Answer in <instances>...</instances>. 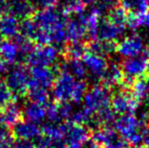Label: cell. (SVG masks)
I'll list each match as a JSON object with an SVG mask.
<instances>
[{"instance_id": "obj_1", "label": "cell", "mask_w": 149, "mask_h": 148, "mask_svg": "<svg viewBox=\"0 0 149 148\" xmlns=\"http://www.w3.org/2000/svg\"><path fill=\"white\" fill-rule=\"evenodd\" d=\"M84 110L94 115L100 110L111 106V89L104 86L100 81L89 85L84 99Z\"/></svg>"}, {"instance_id": "obj_2", "label": "cell", "mask_w": 149, "mask_h": 148, "mask_svg": "<svg viewBox=\"0 0 149 148\" xmlns=\"http://www.w3.org/2000/svg\"><path fill=\"white\" fill-rule=\"evenodd\" d=\"M5 82L11 90L12 94L22 97L28 94L29 88H30V72L24 65L17 64L8 71Z\"/></svg>"}, {"instance_id": "obj_3", "label": "cell", "mask_w": 149, "mask_h": 148, "mask_svg": "<svg viewBox=\"0 0 149 148\" xmlns=\"http://www.w3.org/2000/svg\"><path fill=\"white\" fill-rule=\"evenodd\" d=\"M59 57V49L53 45L35 46L33 51L26 58V63L31 67H51L55 65Z\"/></svg>"}, {"instance_id": "obj_4", "label": "cell", "mask_w": 149, "mask_h": 148, "mask_svg": "<svg viewBox=\"0 0 149 148\" xmlns=\"http://www.w3.org/2000/svg\"><path fill=\"white\" fill-rule=\"evenodd\" d=\"M139 107V103L132 95L131 91L128 89L116 87L111 90V108L115 114L127 115L134 114Z\"/></svg>"}, {"instance_id": "obj_5", "label": "cell", "mask_w": 149, "mask_h": 148, "mask_svg": "<svg viewBox=\"0 0 149 148\" xmlns=\"http://www.w3.org/2000/svg\"><path fill=\"white\" fill-rule=\"evenodd\" d=\"M91 139L100 148H126L127 141L114 128V127H102L91 132Z\"/></svg>"}, {"instance_id": "obj_6", "label": "cell", "mask_w": 149, "mask_h": 148, "mask_svg": "<svg viewBox=\"0 0 149 148\" xmlns=\"http://www.w3.org/2000/svg\"><path fill=\"white\" fill-rule=\"evenodd\" d=\"M76 80L67 71H59L52 86V93L56 103H67L71 101Z\"/></svg>"}, {"instance_id": "obj_7", "label": "cell", "mask_w": 149, "mask_h": 148, "mask_svg": "<svg viewBox=\"0 0 149 148\" xmlns=\"http://www.w3.org/2000/svg\"><path fill=\"white\" fill-rule=\"evenodd\" d=\"M66 123V132H65V142L68 148H81L82 145L91 138V131L87 127L81 125Z\"/></svg>"}, {"instance_id": "obj_8", "label": "cell", "mask_w": 149, "mask_h": 148, "mask_svg": "<svg viewBox=\"0 0 149 148\" xmlns=\"http://www.w3.org/2000/svg\"><path fill=\"white\" fill-rule=\"evenodd\" d=\"M3 13H7L16 18H26L33 17L37 12L36 5L29 0H8L2 6Z\"/></svg>"}, {"instance_id": "obj_9", "label": "cell", "mask_w": 149, "mask_h": 148, "mask_svg": "<svg viewBox=\"0 0 149 148\" xmlns=\"http://www.w3.org/2000/svg\"><path fill=\"white\" fill-rule=\"evenodd\" d=\"M66 36L69 41L87 42V28L85 22V15L77 14V17L66 18L65 24Z\"/></svg>"}, {"instance_id": "obj_10", "label": "cell", "mask_w": 149, "mask_h": 148, "mask_svg": "<svg viewBox=\"0 0 149 148\" xmlns=\"http://www.w3.org/2000/svg\"><path fill=\"white\" fill-rule=\"evenodd\" d=\"M120 66L124 77L135 80L136 78L146 74V59L143 56L124 58L120 61Z\"/></svg>"}, {"instance_id": "obj_11", "label": "cell", "mask_w": 149, "mask_h": 148, "mask_svg": "<svg viewBox=\"0 0 149 148\" xmlns=\"http://www.w3.org/2000/svg\"><path fill=\"white\" fill-rule=\"evenodd\" d=\"M143 40L138 35H132L123 40L122 42H118L117 53L121 55L123 58H132L137 57L144 50Z\"/></svg>"}, {"instance_id": "obj_12", "label": "cell", "mask_w": 149, "mask_h": 148, "mask_svg": "<svg viewBox=\"0 0 149 148\" xmlns=\"http://www.w3.org/2000/svg\"><path fill=\"white\" fill-rule=\"evenodd\" d=\"M30 86H39L42 88H52L55 81V70L49 67H31L30 70Z\"/></svg>"}, {"instance_id": "obj_13", "label": "cell", "mask_w": 149, "mask_h": 148, "mask_svg": "<svg viewBox=\"0 0 149 148\" xmlns=\"http://www.w3.org/2000/svg\"><path fill=\"white\" fill-rule=\"evenodd\" d=\"M22 109L15 101L7 104L0 109V126L5 128H13L17 123L22 121Z\"/></svg>"}, {"instance_id": "obj_14", "label": "cell", "mask_w": 149, "mask_h": 148, "mask_svg": "<svg viewBox=\"0 0 149 148\" xmlns=\"http://www.w3.org/2000/svg\"><path fill=\"white\" fill-rule=\"evenodd\" d=\"M140 122L137 120L136 116L133 114L121 115L114 123V128L124 137L125 140H127L129 137H131L135 132H137L139 128Z\"/></svg>"}, {"instance_id": "obj_15", "label": "cell", "mask_w": 149, "mask_h": 148, "mask_svg": "<svg viewBox=\"0 0 149 148\" xmlns=\"http://www.w3.org/2000/svg\"><path fill=\"white\" fill-rule=\"evenodd\" d=\"M13 136L18 140L33 141L42 134V130L37 123L31 121H20L13 127Z\"/></svg>"}, {"instance_id": "obj_16", "label": "cell", "mask_w": 149, "mask_h": 148, "mask_svg": "<svg viewBox=\"0 0 149 148\" xmlns=\"http://www.w3.org/2000/svg\"><path fill=\"white\" fill-rule=\"evenodd\" d=\"M82 62L85 65V67H86L87 72L89 71V73L93 77L98 78L100 81L102 80V76H104L109 65V61L106 58L100 57V56L87 52L83 56Z\"/></svg>"}, {"instance_id": "obj_17", "label": "cell", "mask_w": 149, "mask_h": 148, "mask_svg": "<svg viewBox=\"0 0 149 148\" xmlns=\"http://www.w3.org/2000/svg\"><path fill=\"white\" fill-rule=\"evenodd\" d=\"M20 34V22L18 18L7 13L0 15V37L4 40L15 39Z\"/></svg>"}, {"instance_id": "obj_18", "label": "cell", "mask_w": 149, "mask_h": 148, "mask_svg": "<svg viewBox=\"0 0 149 148\" xmlns=\"http://www.w3.org/2000/svg\"><path fill=\"white\" fill-rule=\"evenodd\" d=\"M86 45H87V52L107 59L108 57H111L113 54L117 52L118 42L95 40V41L86 42Z\"/></svg>"}, {"instance_id": "obj_19", "label": "cell", "mask_w": 149, "mask_h": 148, "mask_svg": "<svg viewBox=\"0 0 149 148\" xmlns=\"http://www.w3.org/2000/svg\"><path fill=\"white\" fill-rule=\"evenodd\" d=\"M63 57L68 60H81L87 53V45L84 41H69L65 44L62 51Z\"/></svg>"}, {"instance_id": "obj_20", "label": "cell", "mask_w": 149, "mask_h": 148, "mask_svg": "<svg viewBox=\"0 0 149 148\" xmlns=\"http://www.w3.org/2000/svg\"><path fill=\"white\" fill-rule=\"evenodd\" d=\"M19 54V48L15 41L1 40L0 41V57L9 65L16 62Z\"/></svg>"}, {"instance_id": "obj_21", "label": "cell", "mask_w": 149, "mask_h": 148, "mask_svg": "<svg viewBox=\"0 0 149 148\" xmlns=\"http://www.w3.org/2000/svg\"><path fill=\"white\" fill-rule=\"evenodd\" d=\"M123 31L111 24L106 17L100 18L97 26V40L102 41H117V38L123 34Z\"/></svg>"}, {"instance_id": "obj_22", "label": "cell", "mask_w": 149, "mask_h": 148, "mask_svg": "<svg viewBox=\"0 0 149 148\" xmlns=\"http://www.w3.org/2000/svg\"><path fill=\"white\" fill-rule=\"evenodd\" d=\"M42 134L51 139L56 144L61 143L64 139L66 132V123L58 124V123H47L42 127Z\"/></svg>"}, {"instance_id": "obj_23", "label": "cell", "mask_w": 149, "mask_h": 148, "mask_svg": "<svg viewBox=\"0 0 149 148\" xmlns=\"http://www.w3.org/2000/svg\"><path fill=\"white\" fill-rule=\"evenodd\" d=\"M106 18L113 24L114 26H116L117 28L122 30L124 32L127 26V18H128V11L121 6L120 4L112 7L107 13Z\"/></svg>"}, {"instance_id": "obj_24", "label": "cell", "mask_w": 149, "mask_h": 148, "mask_svg": "<svg viewBox=\"0 0 149 148\" xmlns=\"http://www.w3.org/2000/svg\"><path fill=\"white\" fill-rule=\"evenodd\" d=\"M22 115L26 118L28 121L33 123H40L45 120L46 118V107L39 105V104L29 101L24 105Z\"/></svg>"}, {"instance_id": "obj_25", "label": "cell", "mask_w": 149, "mask_h": 148, "mask_svg": "<svg viewBox=\"0 0 149 148\" xmlns=\"http://www.w3.org/2000/svg\"><path fill=\"white\" fill-rule=\"evenodd\" d=\"M86 5L82 0H63L61 3V13L65 17H71L75 14H81Z\"/></svg>"}, {"instance_id": "obj_26", "label": "cell", "mask_w": 149, "mask_h": 148, "mask_svg": "<svg viewBox=\"0 0 149 148\" xmlns=\"http://www.w3.org/2000/svg\"><path fill=\"white\" fill-rule=\"evenodd\" d=\"M28 97L30 99V101L42 106H47L50 103V93L48 89L39 86H30Z\"/></svg>"}, {"instance_id": "obj_27", "label": "cell", "mask_w": 149, "mask_h": 148, "mask_svg": "<svg viewBox=\"0 0 149 148\" xmlns=\"http://www.w3.org/2000/svg\"><path fill=\"white\" fill-rule=\"evenodd\" d=\"M149 0H120L119 4L128 12L141 13L148 10Z\"/></svg>"}, {"instance_id": "obj_28", "label": "cell", "mask_w": 149, "mask_h": 148, "mask_svg": "<svg viewBox=\"0 0 149 148\" xmlns=\"http://www.w3.org/2000/svg\"><path fill=\"white\" fill-rule=\"evenodd\" d=\"M88 87H89V83L86 79H85V80H77L76 83H75L74 89H73L71 101H73L76 104L83 101Z\"/></svg>"}, {"instance_id": "obj_29", "label": "cell", "mask_w": 149, "mask_h": 148, "mask_svg": "<svg viewBox=\"0 0 149 148\" xmlns=\"http://www.w3.org/2000/svg\"><path fill=\"white\" fill-rule=\"evenodd\" d=\"M14 136L9 129L0 126V148H13Z\"/></svg>"}, {"instance_id": "obj_30", "label": "cell", "mask_w": 149, "mask_h": 148, "mask_svg": "<svg viewBox=\"0 0 149 148\" xmlns=\"http://www.w3.org/2000/svg\"><path fill=\"white\" fill-rule=\"evenodd\" d=\"M46 118L49 120L50 123H59L61 121L59 104L54 101L49 103L46 107Z\"/></svg>"}, {"instance_id": "obj_31", "label": "cell", "mask_w": 149, "mask_h": 148, "mask_svg": "<svg viewBox=\"0 0 149 148\" xmlns=\"http://www.w3.org/2000/svg\"><path fill=\"white\" fill-rule=\"evenodd\" d=\"M12 92L7 86L6 82L2 79H0V109L6 106L7 104L11 103Z\"/></svg>"}, {"instance_id": "obj_32", "label": "cell", "mask_w": 149, "mask_h": 148, "mask_svg": "<svg viewBox=\"0 0 149 148\" xmlns=\"http://www.w3.org/2000/svg\"><path fill=\"white\" fill-rule=\"evenodd\" d=\"M35 146L36 148H54L55 146H57V144L53 142L50 138L46 137L45 135L41 134L36 139Z\"/></svg>"}, {"instance_id": "obj_33", "label": "cell", "mask_w": 149, "mask_h": 148, "mask_svg": "<svg viewBox=\"0 0 149 148\" xmlns=\"http://www.w3.org/2000/svg\"><path fill=\"white\" fill-rule=\"evenodd\" d=\"M60 0H37V5L41 9H52L57 6Z\"/></svg>"}, {"instance_id": "obj_34", "label": "cell", "mask_w": 149, "mask_h": 148, "mask_svg": "<svg viewBox=\"0 0 149 148\" xmlns=\"http://www.w3.org/2000/svg\"><path fill=\"white\" fill-rule=\"evenodd\" d=\"M13 148H36V146H35V143H33L31 141L18 140L17 142L14 143Z\"/></svg>"}, {"instance_id": "obj_35", "label": "cell", "mask_w": 149, "mask_h": 148, "mask_svg": "<svg viewBox=\"0 0 149 148\" xmlns=\"http://www.w3.org/2000/svg\"><path fill=\"white\" fill-rule=\"evenodd\" d=\"M8 71V64L0 57V74H4Z\"/></svg>"}, {"instance_id": "obj_36", "label": "cell", "mask_w": 149, "mask_h": 148, "mask_svg": "<svg viewBox=\"0 0 149 148\" xmlns=\"http://www.w3.org/2000/svg\"><path fill=\"white\" fill-rule=\"evenodd\" d=\"M146 74L149 75V58L146 59Z\"/></svg>"}, {"instance_id": "obj_37", "label": "cell", "mask_w": 149, "mask_h": 148, "mask_svg": "<svg viewBox=\"0 0 149 148\" xmlns=\"http://www.w3.org/2000/svg\"><path fill=\"white\" fill-rule=\"evenodd\" d=\"M146 82H147V89H148V94H149V75L146 74Z\"/></svg>"}, {"instance_id": "obj_38", "label": "cell", "mask_w": 149, "mask_h": 148, "mask_svg": "<svg viewBox=\"0 0 149 148\" xmlns=\"http://www.w3.org/2000/svg\"><path fill=\"white\" fill-rule=\"evenodd\" d=\"M54 148H68L66 146V145H62V144H59V145H57V146H55Z\"/></svg>"}, {"instance_id": "obj_39", "label": "cell", "mask_w": 149, "mask_h": 148, "mask_svg": "<svg viewBox=\"0 0 149 148\" xmlns=\"http://www.w3.org/2000/svg\"><path fill=\"white\" fill-rule=\"evenodd\" d=\"M126 148H140V147H136V146H132V145H129L128 144V146Z\"/></svg>"}, {"instance_id": "obj_40", "label": "cell", "mask_w": 149, "mask_h": 148, "mask_svg": "<svg viewBox=\"0 0 149 148\" xmlns=\"http://www.w3.org/2000/svg\"><path fill=\"white\" fill-rule=\"evenodd\" d=\"M8 1V0H0V3H6V2H7Z\"/></svg>"}, {"instance_id": "obj_41", "label": "cell", "mask_w": 149, "mask_h": 148, "mask_svg": "<svg viewBox=\"0 0 149 148\" xmlns=\"http://www.w3.org/2000/svg\"><path fill=\"white\" fill-rule=\"evenodd\" d=\"M2 13H3V11H2V9H1V8H0V15H1Z\"/></svg>"}, {"instance_id": "obj_42", "label": "cell", "mask_w": 149, "mask_h": 148, "mask_svg": "<svg viewBox=\"0 0 149 148\" xmlns=\"http://www.w3.org/2000/svg\"><path fill=\"white\" fill-rule=\"evenodd\" d=\"M148 13H149V3H148Z\"/></svg>"}, {"instance_id": "obj_43", "label": "cell", "mask_w": 149, "mask_h": 148, "mask_svg": "<svg viewBox=\"0 0 149 148\" xmlns=\"http://www.w3.org/2000/svg\"><path fill=\"white\" fill-rule=\"evenodd\" d=\"M29 1H31V0H29Z\"/></svg>"}]
</instances>
